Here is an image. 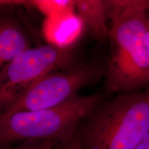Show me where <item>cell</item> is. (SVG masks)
Returning <instances> with one entry per match:
<instances>
[{
  "instance_id": "obj_15",
  "label": "cell",
  "mask_w": 149,
  "mask_h": 149,
  "mask_svg": "<svg viewBox=\"0 0 149 149\" xmlns=\"http://www.w3.org/2000/svg\"><path fill=\"white\" fill-rule=\"evenodd\" d=\"M59 146H57V147H56V148H54V149H59Z\"/></svg>"
},
{
  "instance_id": "obj_12",
  "label": "cell",
  "mask_w": 149,
  "mask_h": 149,
  "mask_svg": "<svg viewBox=\"0 0 149 149\" xmlns=\"http://www.w3.org/2000/svg\"><path fill=\"white\" fill-rule=\"evenodd\" d=\"M136 149H149V132L142 139Z\"/></svg>"
},
{
  "instance_id": "obj_3",
  "label": "cell",
  "mask_w": 149,
  "mask_h": 149,
  "mask_svg": "<svg viewBox=\"0 0 149 149\" xmlns=\"http://www.w3.org/2000/svg\"><path fill=\"white\" fill-rule=\"evenodd\" d=\"M108 97L104 93L77 94L49 109L0 116V148L29 141H51L59 145L74 138L79 125Z\"/></svg>"
},
{
  "instance_id": "obj_2",
  "label": "cell",
  "mask_w": 149,
  "mask_h": 149,
  "mask_svg": "<svg viewBox=\"0 0 149 149\" xmlns=\"http://www.w3.org/2000/svg\"><path fill=\"white\" fill-rule=\"evenodd\" d=\"M84 121L82 149H136L149 132V86L107 97Z\"/></svg>"
},
{
  "instance_id": "obj_14",
  "label": "cell",
  "mask_w": 149,
  "mask_h": 149,
  "mask_svg": "<svg viewBox=\"0 0 149 149\" xmlns=\"http://www.w3.org/2000/svg\"><path fill=\"white\" fill-rule=\"evenodd\" d=\"M4 8V6H3V3H2V1H0V8Z\"/></svg>"
},
{
  "instance_id": "obj_16",
  "label": "cell",
  "mask_w": 149,
  "mask_h": 149,
  "mask_svg": "<svg viewBox=\"0 0 149 149\" xmlns=\"http://www.w3.org/2000/svg\"></svg>"
},
{
  "instance_id": "obj_10",
  "label": "cell",
  "mask_w": 149,
  "mask_h": 149,
  "mask_svg": "<svg viewBox=\"0 0 149 149\" xmlns=\"http://www.w3.org/2000/svg\"><path fill=\"white\" fill-rule=\"evenodd\" d=\"M58 144L51 141H29L8 149H54Z\"/></svg>"
},
{
  "instance_id": "obj_13",
  "label": "cell",
  "mask_w": 149,
  "mask_h": 149,
  "mask_svg": "<svg viewBox=\"0 0 149 149\" xmlns=\"http://www.w3.org/2000/svg\"><path fill=\"white\" fill-rule=\"evenodd\" d=\"M145 44H146L147 51H148V53L149 55V11L148 17H147L146 31H145Z\"/></svg>"
},
{
  "instance_id": "obj_4",
  "label": "cell",
  "mask_w": 149,
  "mask_h": 149,
  "mask_svg": "<svg viewBox=\"0 0 149 149\" xmlns=\"http://www.w3.org/2000/svg\"><path fill=\"white\" fill-rule=\"evenodd\" d=\"M70 49L49 44L31 47L0 72V115L19 96L49 72L73 68Z\"/></svg>"
},
{
  "instance_id": "obj_9",
  "label": "cell",
  "mask_w": 149,
  "mask_h": 149,
  "mask_svg": "<svg viewBox=\"0 0 149 149\" xmlns=\"http://www.w3.org/2000/svg\"><path fill=\"white\" fill-rule=\"evenodd\" d=\"M74 0H30L19 1V6L34 8L45 17L74 11Z\"/></svg>"
},
{
  "instance_id": "obj_7",
  "label": "cell",
  "mask_w": 149,
  "mask_h": 149,
  "mask_svg": "<svg viewBox=\"0 0 149 149\" xmlns=\"http://www.w3.org/2000/svg\"><path fill=\"white\" fill-rule=\"evenodd\" d=\"M74 11L98 44L108 42L109 34L107 0H74Z\"/></svg>"
},
{
  "instance_id": "obj_11",
  "label": "cell",
  "mask_w": 149,
  "mask_h": 149,
  "mask_svg": "<svg viewBox=\"0 0 149 149\" xmlns=\"http://www.w3.org/2000/svg\"><path fill=\"white\" fill-rule=\"evenodd\" d=\"M59 149H82L81 148V142H80V139L79 134L77 133L76 135L74 136V138L70 141L69 142L66 143V144H61L59 146Z\"/></svg>"
},
{
  "instance_id": "obj_8",
  "label": "cell",
  "mask_w": 149,
  "mask_h": 149,
  "mask_svg": "<svg viewBox=\"0 0 149 149\" xmlns=\"http://www.w3.org/2000/svg\"><path fill=\"white\" fill-rule=\"evenodd\" d=\"M31 47L26 32L15 19L10 17L0 19V72Z\"/></svg>"
},
{
  "instance_id": "obj_6",
  "label": "cell",
  "mask_w": 149,
  "mask_h": 149,
  "mask_svg": "<svg viewBox=\"0 0 149 149\" xmlns=\"http://www.w3.org/2000/svg\"><path fill=\"white\" fill-rule=\"evenodd\" d=\"M84 29L75 11L45 17L42 26V35L48 44L62 49H70Z\"/></svg>"
},
{
  "instance_id": "obj_1",
  "label": "cell",
  "mask_w": 149,
  "mask_h": 149,
  "mask_svg": "<svg viewBox=\"0 0 149 149\" xmlns=\"http://www.w3.org/2000/svg\"><path fill=\"white\" fill-rule=\"evenodd\" d=\"M109 52L104 67V93L132 92L149 86L145 31L149 0H107Z\"/></svg>"
},
{
  "instance_id": "obj_5",
  "label": "cell",
  "mask_w": 149,
  "mask_h": 149,
  "mask_svg": "<svg viewBox=\"0 0 149 149\" xmlns=\"http://www.w3.org/2000/svg\"><path fill=\"white\" fill-rule=\"evenodd\" d=\"M104 67L93 63L71 69L49 72L19 96L0 116L21 111L52 108L64 103L104 76Z\"/></svg>"
}]
</instances>
